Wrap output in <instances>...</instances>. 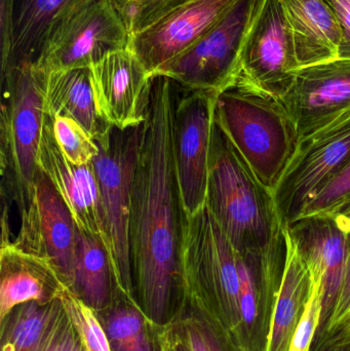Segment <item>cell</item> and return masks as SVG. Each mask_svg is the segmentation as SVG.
<instances>
[{"label":"cell","mask_w":350,"mask_h":351,"mask_svg":"<svg viewBox=\"0 0 350 351\" xmlns=\"http://www.w3.org/2000/svg\"><path fill=\"white\" fill-rule=\"evenodd\" d=\"M1 73V172L8 193L21 210L30 197L39 169V148L47 119L43 107L47 73L34 61L20 62Z\"/></svg>","instance_id":"5b68a950"},{"label":"cell","mask_w":350,"mask_h":351,"mask_svg":"<svg viewBox=\"0 0 350 351\" xmlns=\"http://www.w3.org/2000/svg\"><path fill=\"white\" fill-rule=\"evenodd\" d=\"M129 36L172 12L188 0H112Z\"/></svg>","instance_id":"f546056e"},{"label":"cell","mask_w":350,"mask_h":351,"mask_svg":"<svg viewBox=\"0 0 350 351\" xmlns=\"http://www.w3.org/2000/svg\"><path fill=\"white\" fill-rule=\"evenodd\" d=\"M21 227L12 243L49 260L70 291L75 271L77 226L45 173L38 169L32 191L21 208Z\"/></svg>","instance_id":"7c38bea8"},{"label":"cell","mask_w":350,"mask_h":351,"mask_svg":"<svg viewBox=\"0 0 350 351\" xmlns=\"http://www.w3.org/2000/svg\"><path fill=\"white\" fill-rule=\"evenodd\" d=\"M67 289L49 260L20 249L10 239H1L0 321L16 305L30 301L49 304Z\"/></svg>","instance_id":"d6986e66"},{"label":"cell","mask_w":350,"mask_h":351,"mask_svg":"<svg viewBox=\"0 0 350 351\" xmlns=\"http://www.w3.org/2000/svg\"><path fill=\"white\" fill-rule=\"evenodd\" d=\"M291 28L300 68L337 59L341 33L328 0H279Z\"/></svg>","instance_id":"ffe728a7"},{"label":"cell","mask_w":350,"mask_h":351,"mask_svg":"<svg viewBox=\"0 0 350 351\" xmlns=\"http://www.w3.org/2000/svg\"><path fill=\"white\" fill-rule=\"evenodd\" d=\"M285 276L271 322L266 351H289L296 329L305 313L316 280L288 237Z\"/></svg>","instance_id":"7402d4cb"},{"label":"cell","mask_w":350,"mask_h":351,"mask_svg":"<svg viewBox=\"0 0 350 351\" xmlns=\"http://www.w3.org/2000/svg\"><path fill=\"white\" fill-rule=\"evenodd\" d=\"M205 204L240 255L265 251L285 230L273 190L259 180L216 121Z\"/></svg>","instance_id":"3957f363"},{"label":"cell","mask_w":350,"mask_h":351,"mask_svg":"<svg viewBox=\"0 0 350 351\" xmlns=\"http://www.w3.org/2000/svg\"><path fill=\"white\" fill-rule=\"evenodd\" d=\"M310 351H350V324L340 329L328 332L312 344Z\"/></svg>","instance_id":"8d00e7d4"},{"label":"cell","mask_w":350,"mask_h":351,"mask_svg":"<svg viewBox=\"0 0 350 351\" xmlns=\"http://www.w3.org/2000/svg\"><path fill=\"white\" fill-rule=\"evenodd\" d=\"M61 300L86 351H112L106 332L94 309L68 289L62 295Z\"/></svg>","instance_id":"f1b7e54d"},{"label":"cell","mask_w":350,"mask_h":351,"mask_svg":"<svg viewBox=\"0 0 350 351\" xmlns=\"http://www.w3.org/2000/svg\"><path fill=\"white\" fill-rule=\"evenodd\" d=\"M72 293L97 313L111 306L115 285L108 252L100 237L77 229Z\"/></svg>","instance_id":"603a6c76"},{"label":"cell","mask_w":350,"mask_h":351,"mask_svg":"<svg viewBox=\"0 0 350 351\" xmlns=\"http://www.w3.org/2000/svg\"><path fill=\"white\" fill-rule=\"evenodd\" d=\"M49 121L53 138L64 156L76 165L92 164L100 148L92 135L69 117L58 115Z\"/></svg>","instance_id":"83f0119b"},{"label":"cell","mask_w":350,"mask_h":351,"mask_svg":"<svg viewBox=\"0 0 350 351\" xmlns=\"http://www.w3.org/2000/svg\"><path fill=\"white\" fill-rule=\"evenodd\" d=\"M349 324H350V253L349 260H347L342 288H341L338 302L335 307L330 325H329L328 332L340 329Z\"/></svg>","instance_id":"e575fe53"},{"label":"cell","mask_w":350,"mask_h":351,"mask_svg":"<svg viewBox=\"0 0 350 351\" xmlns=\"http://www.w3.org/2000/svg\"><path fill=\"white\" fill-rule=\"evenodd\" d=\"M321 295L320 282L316 280V287L306 306L305 313L296 329L289 351H310L314 336L320 324Z\"/></svg>","instance_id":"d6a6232c"},{"label":"cell","mask_w":350,"mask_h":351,"mask_svg":"<svg viewBox=\"0 0 350 351\" xmlns=\"http://www.w3.org/2000/svg\"><path fill=\"white\" fill-rule=\"evenodd\" d=\"M156 351H189L172 325L156 329Z\"/></svg>","instance_id":"74e56055"},{"label":"cell","mask_w":350,"mask_h":351,"mask_svg":"<svg viewBox=\"0 0 350 351\" xmlns=\"http://www.w3.org/2000/svg\"><path fill=\"white\" fill-rule=\"evenodd\" d=\"M143 125L125 131L113 128L107 138L97 142L100 152L92 162L100 184L105 247L112 268L115 297L137 306L139 304L132 272L129 223L134 177Z\"/></svg>","instance_id":"8992f818"},{"label":"cell","mask_w":350,"mask_h":351,"mask_svg":"<svg viewBox=\"0 0 350 351\" xmlns=\"http://www.w3.org/2000/svg\"><path fill=\"white\" fill-rule=\"evenodd\" d=\"M349 162L350 119L300 141L273 192L284 228L300 218L321 188Z\"/></svg>","instance_id":"30bf717a"},{"label":"cell","mask_w":350,"mask_h":351,"mask_svg":"<svg viewBox=\"0 0 350 351\" xmlns=\"http://www.w3.org/2000/svg\"><path fill=\"white\" fill-rule=\"evenodd\" d=\"M257 3L236 0L207 34L156 76L170 78L188 92L219 94L240 74L242 45Z\"/></svg>","instance_id":"ba28073f"},{"label":"cell","mask_w":350,"mask_h":351,"mask_svg":"<svg viewBox=\"0 0 350 351\" xmlns=\"http://www.w3.org/2000/svg\"><path fill=\"white\" fill-rule=\"evenodd\" d=\"M129 43V31L112 0H84L51 27L34 63L45 73L90 68Z\"/></svg>","instance_id":"52a82bcc"},{"label":"cell","mask_w":350,"mask_h":351,"mask_svg":"<svg viewBox=\"0 0 350 351\" xmlns=\"http://www.w3.org/2000/svg\"><path fill=\"white\" fill-rule=\"evenodd\" d=\"M180 271L183 294L199 299L240 350L238 253L207 204L191 216L182 213Z\"/></svg>","instance_id":"277c9868"},{"label":"cell","mask_w":350,"mask_h":351,"mask_svg":"<svg viewBox=\"0 0 350 351\" xmlns=\"http://www.w3.org/2000/svg\"><path fill=\"white\" fill-rule=\"evenodd\" d=\"M238 253V252H236ZM286 230L261 253L238 254L240 351H266L287 263Z\"/></svg>","instance_id":"5bb4252c"},{"label":"cell","mask_w":350,"mask_h":351,"mask_svg":"<svg viewBox=\"0 0 350 351\" xmlns=\"http://www.w3.org/2000/svg\"><path fill=\"white\" fill-rule=\"evenodd\" d=\"M300 66L291 28L279 0H258L240 55V72L258 88L283 99Z\"/></svg>","instance_id":"8fae6325"},{"label":"cell","mask_w":350,"mask_h":351,"mask_svg":"<svg viewBox=\"0 0 350 351\" xmlns=\"http://www.w3.org/2000/svg\"><path fill=\"white\" fill-rule=\"evenodd\" d=\"M171 325L189 351H240L220 322L195 297L183 294Z\"/></svg>","instance_id":"484cf974"},{"label":"cell","mask_w":350,"mask_h":351,"mask_svg":"<svg viewBox=\"0 0 350 351\" xmlns=\"http://www.w3.org/2000/svg\"><path fill=\"white\" fill-rule=\"evenodd\" d=\"M216 97L213 93L188 92L175 104L173 158L184 216L195 214L207 202Z\"/></svg>","instance_id":"9c48e42d"},{"label":"cell","mask_w":350,"mask_h":351,"mask_svg":"<svg viewBox=\"0 0 350 351\" xmlns=\"http://www.w3.org/2000/svg\"><path fill=\"white\" fill-rule=\"evenodd\" d=\"M350 202V162L342 171L327 182L306 204L302 216L332 214Z\"/></svg>","instance_id":"4dcf8cb0"},{"label":"cell","mask_w":350,"mask_h":351,"mask_svg":"<svg viewBox=\"0 0 350 351\" xmlns=\"http://www.w3.org/2000/svg\"><path fill=\"white\" fill-rule=\"evenodd\" d=\"M215 121L259 180L275 192L300 144L283 99L240 73L216 97Z\"/></svg>","instance_id":"7a4b0ae2"},{"label":"cell","mask_w":350,"mask_h":351,"mask_svg":"<svg viewBox=\"0 0 350 351\" xmlns=\"http://www.w3.org/2000/svg\"><path fill=\"white\" fill-rule=\"evenodd\" d=\"M38 167L67 206L77 228L97 235L105 245L102 196L94 165H76L64 156L53 138L49 117L39 148Z\"/></svg>","instance_id":"ac0fdd59"},{"label":"cell","mask_w":350,"mask_h":351,"mask_svg":"<svg viewBox=\"0 0 350 351\" xmlns=\"http://www.w3.org/2000/svg\"><path fill=\"white\" fill-rule=\"evenodd\" d=\"M18 0H0V35H1V71L5 69L12 51L14 16Z\"/></svg>","instance_id":"836d02e7"},{"label":"cell","mask_w":350,"mask_h":351,"mask_svg":"<svg viewBox=\"0 0 350 351\" xmlns=\"http://www.w3.org/2000/svg\"><path fill=\"white\" fill-rule=\"evenodd\" d=\"M338 19L342 39L338 58L350 59V0H328Z\"/></svg>","instance_id":"d590c367"},{"label":"cell","mask_w":350,"mask_h":351,"mask_svg":"<svg viewBox=\"0 0 350 351\" xmlns=\"http://www.w3.org/2000/svg\"><path fill=\"white\" fill-rule=\"evenodd\" d=\"M63 303V302H62ZM30 351H86L64 306L38 343Z\"/></svg>","instance_id":"1f68e13d"},{"label":"cell","mask_w":350,"mask_h":351,"mask_svg":"<svg viewBox=\"0 0 350 351\" xmlns=\"http://www.w3.org/2000/svg\"><path fill=\"white\" fill-rule=\"evenodd\" d=\"M285 230L314 280L320 282L321 317L316 343L328 332L338 302L350 253V233L331 214L300 217Z\"/></svg>","instance_id":"4fadbf2b"},{"label":"cell","mask_w":350,"mask_h":351,"mask_svg":"<svg viewBox=\"0 0 350 351\" xmlns=\"http://www.w3.org/2000/svg\"><path fill=\"white\" fill-rule=\"evenodd\" d=\"M63 307L61 298L47 305L35 301L16 305L0 321V351H30Z\"/></svg>","instance_id":"4316f807"},{"label":"cell","mask_w":350,"mask_h":351,"mask_svg":"<svg viewBox=\"0 0 350 351\" xmlns=\"http://www.w3.org/2000/svg\"><path fill=\"white\" fill-rule=\"evenodd\" d=\"M331 215L334 216V218L336 219L337 222H338V224L340 225L343 230L350 233V202L337 208Z\"/></svg>","instance_id":"f35d334b"},{"label":"cell","mask_w":350,"mask_h":351,"mask_svg":"<svg viewBox=\"0 0 350 351\" xmlns=\"http://www.w3.org/2000/svg\"><path fill=\"white\" fill-rule=\"evenodd\" d=\"M90 75L97 109L105 123L119 131L145 123L155 77L129 47L92 64Z\"/></svg>","instance_id":"9a60e30c"},{"label":"cell","mask_w":350,"mask_h":351,"mask_svg":"<svg viewBox=\"0 0 350 351\" xmlns=\"http://www.w3.org/2000/svg\"><path fill=\"white\" fill-rule=\"evenodd\" d=\"M43 107L49 119L58 115L74 119L97 142L103 141L113 129L99 114L90 68L55 70L47 73Z\"/></svg>","instance_id":"44dd1931"},{"label":"cell","mask_w":350,"mask_h":351,"mask_svg":"<svg viewBox=\"0 0 350 351\" xmlns=\"http://www.w3.org/2000/svg\"><path fill=\"white\" fill-rule=\"evenodd\" d=\"M173 82L164 76L154 78L132 192L134 289L140 309L155 329L174 321L183 299L182 208L172 145L176 104Z\"/></svg>","instance_id":"6da1fadb"},{"label":"cell","mask_w":350,"mask_h":351,"mask_svg":"<svg viewBox=\"0 0 350 351\" xmlns=\"http://www.w3.org/2000/svg\"><path fill=\"white\" fill-rule=\"evenodd\" d=\"M97 315L112 351H156V329L137 305L115 297Z\"/></svg>","instance_id":"d4e9b609"},{"label":"cell","mask_w":350,"mask_h":351,"mask_svg":"<svg viewBox=\"0 0 350 351\" xmlns=\"http://www.w3.org/2000/svg\"><path fill=\"white\" fill-rule=\"evenodd\" d=\"M82 1L84 0H18L12 51L6 68L23 61H35L51 27Z\"/></svg>","instance_id":"cb8c5ba5"},{"label":"cell","mask_w":350,"mask_h":351,"mask_svg":"<svg viewBox=\"0 0 350 351\" xmlns=\"http://www.w3.org/2000/svg\"><path fill=\"white\" fill-rule=\"evenodd\" d=\"M283 100L300 141L350 119V59L300 68Z\"/></svg>","instance_id":"2e32d148"},{"label":"cell","mask_w":350,"mask_h":351,"mask_svg":"<svg viewBox=\"0 0 350 351\" xmlns=\"http://www.w3.org/2000/svg\"><path fill=\"white\" fill-rule=\"evenodd\" d=\"M236 0H188L140 32L129 49L156 77L158 72L207 34Z\"/></svg>","instance_id":"e0dca14e"}]
</instances>
